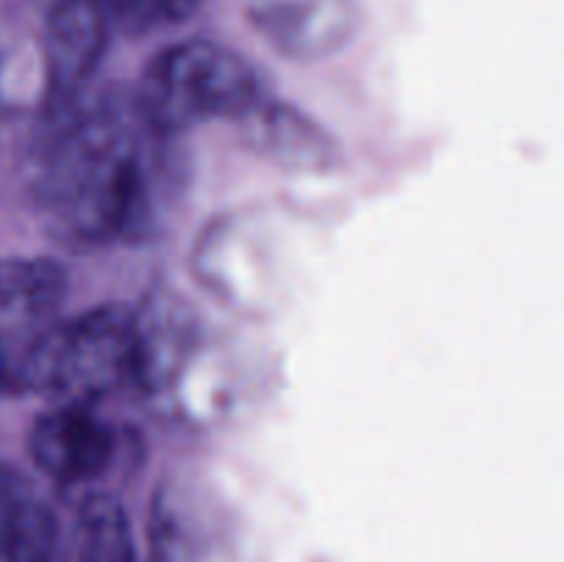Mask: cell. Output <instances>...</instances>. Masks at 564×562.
Wrapping results in <instances>:
<instances>
[{
  "label": "cell",
  "mask_w": 564,
  "mask_h": 562,
  "mask_svg": "<svg viewBox=\"0 0 564 562\" xmlns=\"http://www.w3.org/2000/svg\"><path fill=\"white\" fill-rule=\"evenodd\" d=\"M75 562H141L130 516L119 499L94 494L83 501L75 523Z\"/></svg>",
  "instance_id": "11"
},
{
  "label": "cell",
  "mask_w": 564,
  "mask_h": 562,
  "mask_svg": "<svg viewBox=\"0 0 564 562\" xmlns=\"http://www.w3.org/2000/svg\"><path fill=\"white\" fill-rule=\"evenodd\" d=\"M242 11L279 53L295 58L334 53L358 22L356 0H242Z\"/></svg>",
  "instance_id": "6"
},
{
  "label": "cell",
  "mask_w": 564,
  "mask_h": 562,
  "mask_svg": "<svg viewBox=\"0 0 564 562\" xmlns=\"http://www.w3.org/2000/svg\"><path fill=\"white\" fill-rule=\"evenodd\" d=\"M64 295L61 264L0 257V395L33 391L39 358L61 323Z\"/></svg>",
  "instance_id": "4"
},
{
  "label": "cell",
  "mask_w": 564,
  "mask_h": 562,
  "mask_svg": "<svg viewBox=\"0 0 564 562\" xmlns=\"http://www.w3.org/2000/svg\"><path fill=\"white\" fill-rule=\"evenodd\" d=\"M226 543L215 507L196 483H165L149 507L152 562H220Z\"/></svg>",
  "instance_id": "8"
},
{
  "label": "cell",
  "mask_w": 564,
  "mask_h": 562,
  "mask_svg": "<svg viewBox=\"0 0 564 562\" xmlns=\"http://www.w3.org/2000/svg\"><path fill=\"white\" fill-rule=\"evenodd\" d=\"M235 125L248 149L281 169L325 171L339 154V147L323 127L270 94Z\"/></svg>",
  "instance_id": "9"
},
{
  "label": "cell",
  "mask_w": 564,
  "mask_h": 562,
  "mask_svg": "<svg viewBox=\"0 0 564 562\" xmlns=\"http://www.w3.org/2000/svg\"><path fill=\"white\" fill-rule=\"evenodd\" d=\"M135 94L53 99L31 154V191L44 229L72 251L147 240L174 163Z\"/></svg>",
  "instance_id": "1"
},
{
  "label": "cell",
  "mask_w": 564,
  "mask_h": 562,
  "mask_svg": "<svg viewBox=\"0 0 564 562\" xmlns=\"http://www.w3.org/2000/svg\"><path fill=\"white\" fill-rule=\"evenodd\" d=\"M132 94L149 125L160 136L176 138L209 119L240 121L270 88L231 47L187 39L160 50Z\"/></svg>",
  "instance_id": "2"
},
{
  "label": "cell",
  "mask_w": 564,
  "mask_h": 562,
  "mask_svg": "<svg viewBox=\"0 0 564 562\" xmlns=\"http://www.w3.org/2000/svg\"><path fill=\"white\" fill-rule=\"evenodd\" d=\"M42 39L53 99L83 91L108 42V6L105 0H50Z\"/></svg>",
  "instance_id": "7"
},
{
  "label": "cell",
  "mask_w": 564,
  "mask_h": 562,
  "mask_svg": "<svg viewBox=\"0 0 564 562\" xmlns=\"http://www.w3.org/2000/svg\"><path fill=\"white\" fill-rule=\"evenodd\" d=\"M135 309L105 306L61 320L44 345L33 391L53 395L58 402H94L119 391H138Z\"/></svg>",
  "instance_id": "3"
},
{
  "label": "cell",
  "mask_w": 564,
  "mask_h": 562,
  "mask_svg": "<svg viewBox=\"0 0 564 562\" xmlns=\"http://www.w3.org/2000/svg\"><path fill=\"white\" fill-rule=\"evenodd\" d=\"M58 521L42 490L0 463V562H55Z\"/></svg>",
  "instance_id": "10"
},
{
  "label": "cell",
  "mask_w": 564,
  "mask_h": 562,
  "mask_svg": "<svg viewBox=\"0 0 564 562\" xmlns=\"http://www.w3.org/2000/svg\"><path fill=\"white\" fill-rule=\"evenodd\" d=\"M28 450L42 474L61 485L105 477L121 457V433L94 402H55L33 422Z\"/></svg>",
  "instance_id": "5"
},
{
  "label": "cell",
  "mask_w": 564,
  "mask_h": 562,
  "mask_svg": "<svg viewBox=\"0 0 564 562\" xmlns=\"http://www.w3.org/2000/svg\"><path fill=\"white\" fill-rule=\"evenodd\" d=\"M105 6L119 20L132 22V25H149V22L165 20L163 0H105Z\"/></svg>",
  "instance_id": "12"
},
{
  "label": "cell",
  "mask_w": 564,
  "mask_h": 562,
  "mask_svg": "<svg viewBox=\"0 0 564 562\" xmlns=\"http://www.w3.org/2000/svg\"><path fill=\"white\" fill-rule=\"evenodd\" d=\"M198 0H163V17L165 20H182L196 9Z\"/></svg>",
  "instance_id": "13"
}]
</instances>
